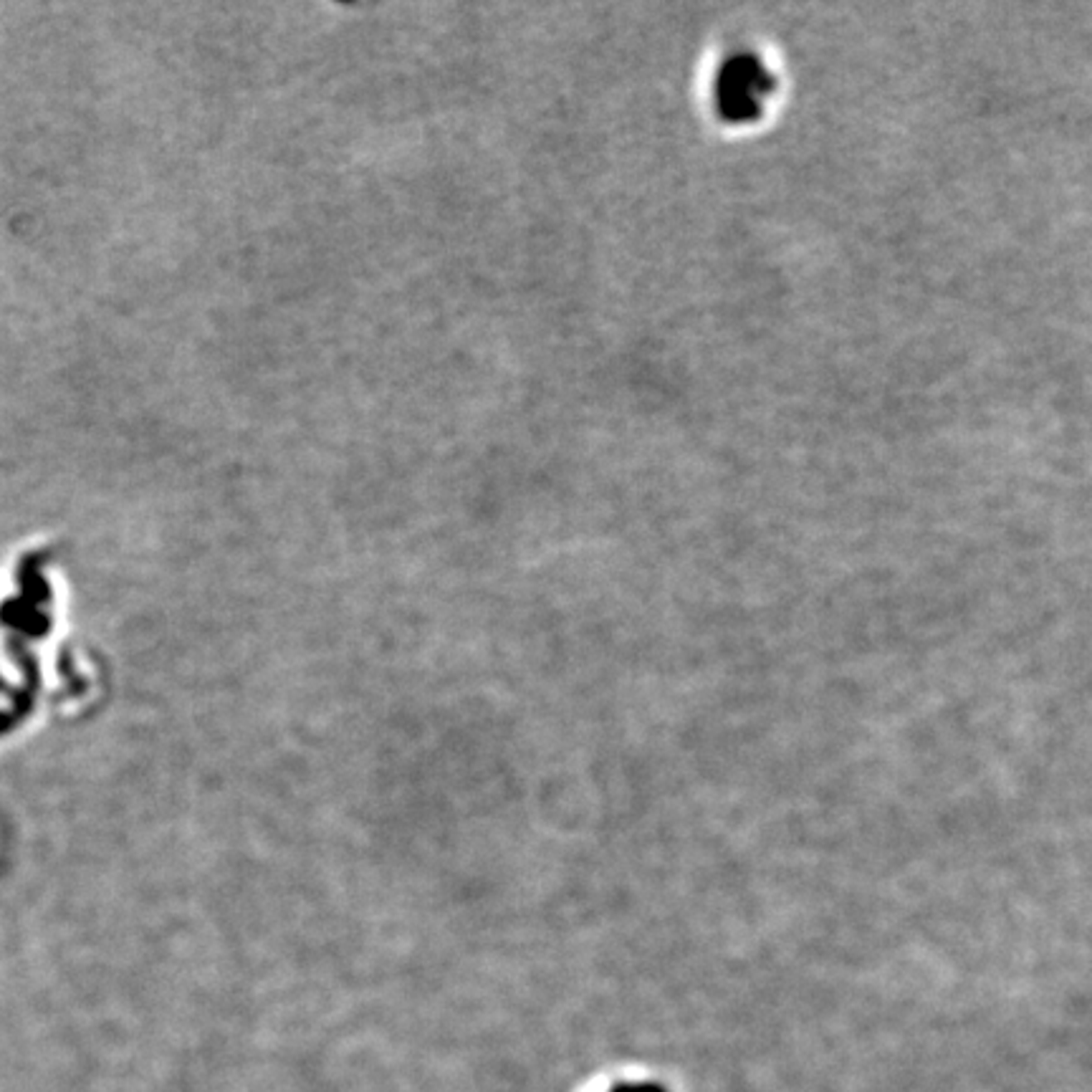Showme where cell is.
Masks as SVG:
<instances>
[{"label": "cell", "instance_id": "6da1fadb", "mask_svg": "<svg viewBox=\"0 0 1092 1092\" xmlns=\"http://www.w3.org/2000/svg\"><path fill=\"white\" fill-rule=\"evenodd\" d=\"M764 89V74L759 64H751L747 59H738L736 64L726 66L721 76V104L728 114H747L754 109L759 91Z\"/></svg>", "mask_w": 1092, "mask_h": 1092}, {"label": "cell", "instance_id": "7a4b0ae2", "mask_svg": "<svg viewBox=\"0 0 1092 1092\" xmlns=\"http://www.w3.org/2000/svg\"><path fill=\"white\" fill-rule=\"evenodd\" d=\"M610 1092H663L658 1085H617Z\"/></svg>", "mask_w": 1092, "mask_h": 1092}]
</instances>
